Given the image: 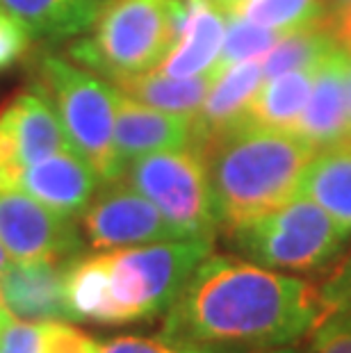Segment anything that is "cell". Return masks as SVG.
Listing matches in <instances>:
<instances>
[{
  "label": "cell",
  "mask_w": 351,
  "mask_h": 353,
  "mask_svg": "<svg viewBox=\"0 0 351 353\" xmlns=\"http://www.w3.org/2000/svg\"><path fill=\"white\" fill-rule=\"evenodd\" d=\"M324 319L310 283L210 253L164 312L160 335L190 347L274 349L301 340Z\"/></svg>",
  "instance_id": "cell-1"
},
{
  "label": "cell",
  "mask_w": 351,
  "mask_h": 353,
  "mask_svg": "<svg viewBox=\"0 0 351 353\" xmlns=\"http://www.w3.org/2000/svg\"><path fill=\"white\" fill-rule=\"evenodd\" d=\"M199 151L221 230H228L299 196L303 171L317 148L297 130L244 121Z\"/></svg>",
  "instance_id": "cell-2"
},
{
  "label": "cell",
  "mask_w": 351,
  "mask_h": 353,
  "mask_svg": "<svg viewBox=\"0 0 351 353\" xmlns=\"http://www.w3.org/2000/svg\"><path fill=\"white\" fill-rule=\"evenodd\" d=\"M181 0H110L69 57L117 82L155 71L176 43Z\"/></svg>",
  "instance_id": "cell-3"
},
{
  "label": "cell",
  "mask_w": 351,
  "mask_h": 353,
  "mask_svg": "<svg viewBox=\"0 0 351 353\" xmlns=\"http://www.w3.org/2000/svg\"><path fill=\"white\" fill-rule=\"evenodd\" d=\"M240 258L274 272L310 274L338 258L351 232L315 201L299 194L285 205L226 230Z\"/></svg>",
  "instance_id": "cell-4"
},
{
  "label": "cell",
  "mask_w": 351,
  "mask_h": 353,
  "mask_svg": "<svg viewBox=\"0 0 351 353\" xmlns=\"http://www.w3.org/2000/svg\"><path fill=\"white\" fill-rule=\"evenodd\" d=\"M55 108L71 148L96 169L101 180L121 178L123 164L114 146L117 87L85 66L43 52L34 62V85Z\"/></svg>",
  "instance_id": "cell-5"
},
{
  "label": "cell",
  "mask_w": 351,
  "mask_h": 353,
  "mask_svg": "<svg viewBox=\"0 0 351 353\" xmlns=\"http://www.w3.org/2000/svg\"><path fill=\"white\" fill-rule=\"evenodd\" d=\"M106 267L112 326L167 312L201 262L212 239H167L114 251H99Z\"/></svg>",
  "instance_id": "cell-6"
},
{
  "label": "cell",
  "mask_w": 351,
  "mask_h": 353,
  "mask_svg": "<svg viewBox=\"0 0 351 353\" xmlns=\"http://www.w3.org/2000/svg\"><path fill=\"white\" fill-rule=\"evenodd\" d=\"M121 178L144 194L185 239H214L221 230L199 148L185 146L135 157L123 167Z\"/></svg>",
  "instance_id": "cell-7"
},
{
  "label": "cell",
  "mask_w": 351,
  "mask_h": 353,
  "mask_svg": "<svg viewBox=\"0 0 351 353\" xmlns=\"http://www.w3.org/2000/svg\"><path fill=\"white\" fill-rule=\"evenodd\" d=\"M80 232L94 251L185 239L160 210L123 178L101 183L80 214Z\"/></svg>",
  "instance_id": "cell-8"
},
{
  "label": "cell",
  "mask_w": 351,
  "mask_h": 353,
  "mask_svg": "<svg viewBox=\"0 0 351 353\" xmlns=\"http://www.w3.org/2000/svg\"><path fill=\"white\" fill-rule=\"evenodd\" d=\"M0 244L14 262H71L82 255V232L26 192L0 190Z\"/></svg>",
  "instance_id": "cell-9"
},
{
  "label": "cell",
  "mask_w": 351,
  "mask_h": 353,
  "mask_svg": "<svg viewBox=\"0 0 351 353\" xmlns=\"http://www.w3.org/2000/svg\"><path fill=\"white\" fill-rule=\"evenodd\" d=\"M71 148L55 108L37 89L14 94L0 108V190H12L34 162Z\"/></svg>",
  "instance_id": "cell-10"
},
{
  "label": "cell",
  "mask_w": 351,
  "mask_h": 353,
  "mask_svg": "<svg viewBox=\"0 0 351 353\" xmlns=\"http://www.w3.org/2000/svg\"><path fill=\"white\" fill-rule=\"evenodd\" d=\"M101 183V176L85 157L73 148H64L26 167L12 190L26 192L69 219H80Z\"/></svg>",
  "instance_id": "cell-11"
},
{
  "label": "cell",
  "mask_w": 351,
  "mask_h": 353,
  "mask_svg": "<svg viewBox=\"0 0 351 353\" xmlns=\"http://www.w3.org/2000/svg\"><path fill=\"white\" fill-rule=\"evenodd\" d=\"M349 52L338 41L315 66L310 96L294 130L312 146L326 148L351 141L349 101H347Z\"/></svg>",
  "instance_id": "cell-12"
},
{
  "label": "cell",
  "mask_w": 351,
  "mask_h": 353,
  "mask_svg": "<svg viewBox=\"0 0 351 353\" xmlns=\"http://www.w3.org/2000/svg\"><path fill=\"white\" fill-rule=\"evenodd\" d=\"M226 23V12L214 0H181L176 43L155 71L171 78L217 73Z\"/></svg>",
  "instance_id": "cell-13"
},
{
  "label": "cell",
  "mask_w": 351,
  "mask_h": 353,
  "mask_svg": "<svg viewBox=\"0 0 351 353\" xmlns=\"http://www.w3.org/2000/svg\"><path fill=\"white\" fill-rule=\"evenodd\" d=\"M71 262H14L0 274V307L28 321H71L66 269Z\"/></svg>",
  "instance_id": "cell-14"
},
{
  "label": "cell",
  "mask_w": 351,
  "mask_h": 353,
  "mask_svg": "<svg viewBox=\"0 0 351 353\" xmlns=\"http://www.w3.org/2000/svg\"><path fill=\"white\" fill-rule=\"evenodd\" d=\"M263 82V57L244 59L217 73L203 105L192 119V146L203 148L221 132L249 121L251 103Z\"/></svg>",
  "instance_id": "cell-15"
},
{
  "label": "cell",
  "mask_w": 351,
  "mask_h": 353,
  "mask_svg": "<svg viewBox=\"0 0 351 353\" xmlns=\"http://www.w3.org/2000/svg\"><path fill=\"white\" fill-rule=\"evenodd\" d=\"M114 146L123 167L141 155L192 146V119L155 110L117 89Z\"/></svg>",
  "instance_id": "cell-16"
},
{
  "label": "cell",
  "mask_w": 351,
  "mask_h": 353,
  "mask_svg": "<svg viewBox=\"0 0 351 353\" xmlns=\"http://www.w3.org/2000/svg\"><path fill=\"white\" fill-rule=\"evenodd\" d=\"M110 0H0V10L28 30L30 39L64 41L92 30Z\"/></svg>",
  "instance_id": "cell-17"
},
{
  "label": "cell",
  "mask_w": 351,
  "mask_h": 353,
  "mask_svg": "<svg viewBox=\"0 0 351 353\" xmlns=\"http://www.w3.org/2000/svg\"><path fill=\"white\" fill-rule=\"evenodd\" d=\"M301 194L351 232V141L315 151L303 171Z\"/></svg>",
  "instance_id": "cell-18"
},
{
  "label": "cell",
  "mask_w": 351,
  "mask_h": 353,
  "mask_svg": "<svg viewBox=\"0 0 351 353\" xmlns=\"http://www.w3.org/2000/svg\"><path fill=\"white\" fill-rule=\"evenodd\" d=\"M217 73H203L194 78H171L158 71H148L141 76L121 78L114 85L119 92L130 96L144 105H151L155 110L171 112L194 119L203 105L208 92H210Z\"/></svg>",
  "instance_id": "cell-19"
},
{
  "label": "cell",
  "mask_w": 351,
  "mask_h": 353,
  "mask_svg": "<svg viewBox=\"0 0 351 353\" xmlns=\"http://www.w3.org/2000/svg\"><path fill=\"white\" fill-rule=\"evenodd\" d=\"M315 66L288 71L265 80L251 103L249 121L267 128L294 130L305 110V103H308L312 78H315Z\"/></svg>",
  "instance_id": "cell-20"
},
{
  "label": "cell",
  "mask_w": 351,
  "mask_h": 353,
  "mask_svg": "<svg viewBox=\"0 0 351 353\" xmlns=\"http://www.w3.org/2000/svg\"><path fill=\"white\" fill-rule=\"evenodd\" d=\"M335 43H338V37H335L333 17L290 30L263 55L265 80L288 71L315 66Z\"/></svg>",
  "instance_id": "cell-21"
},
{
  "label": "cell",
  "mask_w": 351,
  "mask_h": 353,
  "mask_svg": "<svg viewBox=\"0 0 351 353\" xmlns=\"http://www.w3.org/2000/svg\"><path fill=\"white\" fill-rule=\"evenodd\" d=\"M237 17L279 32H290L328 19L331 10L328 0H246Z\"/></svg>",
  "instance_id": "cell-22"
},
{
  "label": "cell",
  "mask_w": 351,
  "mask_h": 353,
  "mask_svg": "<svg viewBox=\"0 0 351 353\" xmlns=\"http://www.w3.org/2000/svg\"><path fill=\"white\" fill-rule=\"evenodd\" d=\"M226 37H223V46L219 62H217V73L223 71L230 64L244 62V59L263 57L276 41L281 39L285 32L279 30L263 28L258 23H251L249 19L237 17V14H226Z\"/></svg>",
  "instance_id": "cell-23"
},
{
  "label": "cell",
  "mask_w": 351,
  "mask_h": 353,
  "mask_svg": "<svg viewBox=\"0 0 351 353\" xmlns=\"http://www.w3.org/2000/svg\"><path fill=\"white\" fill-rule=\"evenodd\" d=\"M46 321L19 319L0 307V353H43Z\"/></svg>",
  "instance_id": "cell-24"
},
{
  "label": "cell",
  "mask_w": 351,
  "mask_h": 353,
  "mask_svg": "<svg viewBox=\"0 0 351 353\" xmlns=\"http://www.w3.org/2000/svg\"><path fill=\"white\" fill-rule=\"evenodd\" d=\"M308 353H351V312H335L319 321Z\"/></svg>",
  "instance_id": "cell-25"
},
{
  "label": "cell",
  "mask_w": 351,
  "mask_h": 353,
  "mask_svg": "<svg viewBox=\"0 0 351 353\" xmlns=\"http://www.w3.org/2000/svg\"><path fill=\"white\" fill-rule=\"evenodd\" d=\"M317 296L326 317L335 312H351V255L335 265L333 272L317 285Z\"/></svg>",
  "instance_id": "cell-26"
},
{
  "label": "cell",
  "mask_w": 351,
  "mask_h": 353,
  "mask_svg": "<svg viewBox=\"0 0 351 353\" xmlns=\"http://www.w3.org/2000/svg\"><path fill=\"white\" fill-rule=\"evenodd\" d=\"M203 347H190L164 335L158 337H139V335H121L114 340L101 344L99 353H199Z\"/></svg>",
  "instance_id": "cell-27"
},
{
  "label": "cell",
  "mask_w": 351,
  "mask_h": 353,
  "mask_svg": "<svg viewBox=\"0 0 351 353\" xmlns=\"http://www.w3.org/2000/svg\"><path fill=\"white\" fill-rule=\"evenodd\" d=\"M30 34L17 19L0 10V71L10 69L28 50Z\"/></svg>",
  "instance_id": "cell-28"
},
{
  "label": "cell",
  "mask_w": 351,
  "mask_h": 353,
  "mask_svg": "<svg viewBox=\"0 0 351 353\" xmlns=\"http://www.w3.org/2000/svg\"><path fill=\"white\" fill-rule=\"evenodd\" d=\"M328 10H331V14L347 12L351 10V0H328Z\"/></svg>",
  "instance_id": "cell-29"
},
{
  "label": "cell",
  "mask_w": 351,
  "mask_h": 353,
  "mask_svg": "<svg viewBox=\"0 0 351 353\" xmlns=\"http://www.w3.org/2000/svg\"><path fill=\"white\" fill-rule=\"evenodd\" d=\"M347 101H349V130H351V55L347 62Z\"/></svg>",
  "instance_id": "cell-30"
},
{
  "label": "cell",
  "mask_w": 351,
  "mask_h": 353,
  "mask_svg": "<svg viewBox=\"0 0 351 353\" xmlns=\"http://www.w3.org/2000/svg\"><path fill=\"white\" fill-rule=\"evenodd\" d=\"M10 265H12V258H10V253H7V251H5V246L0 244V274H3L5 269L10 267Z\"/></svg>",
  "instance_id": "cell-31"
},
{
  "label": "cell",
  "mask_w": 351,
  "mask_h": 353,
  "mask_svg": "<svg viewBox=\"0 0 351 353\" xmlns=\"http://www.w3.org/2000/svg\"><path fill=\"white\" fill-rule=\"evenodd\" d=\"M199 353H240L235 349H217V347H203Z\"/></svg>",
  "instance_id": "cell-32"
},
{
  "label": "cell",
  "mask_w": 351,
  "mask_h": 353,
  "mask_svg": "<svg viewBox=\"0 0 351 353\" xmlns=\"http://www.w3.org/2000/svg\"><path fill=\"white\" fill-rule=\"evenodd\" d=\"M260 353H297V351L290 349V347H274V349H265V351H260Z\"/></svg>",
  "instance_id": "cell-33"
}]
</instances>
